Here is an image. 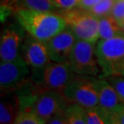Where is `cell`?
Listing matches in <instances>:
<instances>
[{"mask_svg":"<svg viewBox=\"0 0 124 124\" xmlns=\"http://www.w3.org/2000/svg\"><path fill=\"white\" fill-rule=\"evenodd\" d=\"M16 18L27 33L44 43L67 28L64 17L53 11L17 8Z\"/></svg>","mask_w":124,"mask_h":124,"instance_id":"obj_1","label":"cell"},{"mask_svg":"<svg viewBox=\"0 0 124 124\" xmlns=\"http://www.w3.org/2000/svg\"><path fill=\"white\" fill-rule=\"evenodd\" d=\"M95 53L101 70V78L124 77V35L108 39H98Z\"/></svg>","mask_w":124,"mask_h":124,"instance_id":"obj_2","label":"cell"},{"mask_svg":"<svg viewBox=\"0 0 124 124\" xmlns=\"http://www.w3.org/2000/svg\"><path fill=\"white\" fill-rule=\"evenodd\" d=\"M67 23V28L74 34L77 39L96 44L99 39V19L89 11L79 7L62 11L61 14Z\"/></svg>","mask_w":124,"mask_h":124,"instance_id":"obj_3","label":"cell"},{"mask_svg":"<svg viewBox=\"0 0 124 124\" xmlns=\"http://www.w3.org/2000/svg\"><path fill=\"white\" fill-rule=\"evenodd\" d=\"M95 44L77 39L69 59V63L76 74L87 77H101V70L95 53Z\"/></svg>","mask_w":124,"mask_h":124,"instance_id":"obj_4","label":"cell"},{"mask_svg":"<svg viewBox=\"0 0 124 124\" xmlns=\"http://www.w3.org/2000/svg\"><path fill=\"white\" fill-rule=\"evenodd\" d=\"M21 56L30 67L31 80L39 85L43 72L52 61L46 44L30 35H26L22 47Z\"/></svg>","mask_w":124,"mask_h":124,"instance_id":"obj_5","label":"cell"},{"mask_svg":"<svg viewBox=\"0 0 124 124\" xmlns=\"http://www.w3.org/2000/svg\"><path fill=\"white\" fill-rule=\"evenodd\" d=\"M31 81V69L22 56L14 61H1L0 86L2 91L15 92Z\"/></svg>","mask_w":124,"mask_h":124,"instance_id":"obj_6","label":"cell"},{"mask_svg":"<svg viewBox=\"0 0 124 124\" xmlns=\"http://www.w3.org/2000/svg\"><path fill=\"white\" fill-rule=\"evenodd\" d=\"M62 93L70 103L78 104L85 108L98 106V98L93 82V77L76 74L63 89Z\"/></svg>","mask_w":124,"mask_h":124,"instance_id":"obj_7","label":"cell"},{"mask_svg":"<svg viewBox=\"0 0 124 124\" xmlns=\"http://www.w3.org/2000/svg\"><path fill=\"white\" fill-rule=\"evenodd\" d=\"M70 102L61 91L42 88L36 99L32 110L45 123L54 115L63 112Z\"/></svg>","mask_w":124,"mask_h":124,"instance_id":"obj_8","label":"cell"},{"mask_svg":"<svg viewBox=\"0 0 124 124\" xmlns=\"http://www.w3.org/2000/svg\"><path fill=\"white\" fill-rule=\"evenodd\" d=\"M24 32H26L25 30L18 22L4 27L0 39L1 61H14L21 56L22 47L26 36Z\"/></svg>","mask_w":124,"mask_h":124,"instance_id":"obj_9","label":"cell"},{"mask_svg":"<svg viewBox=\"0 0 124 124\" xmlns=\"http://www.w3.org/2000/svg\"><path fill=\"white\" fill-rule=\"evenodd\" d=\"M76 73L68 62L51 61L43 72L39 86L61 91L74 78Z\"/></svg>","mask_w":124,"mask_h":124,"instance_id":"obj_10","label":"cell"},{"mask_svg":"<svg viewBox=\"0 0 124 124\" xmlns=\"http://www.w3.org/2000/svg\"><path fill=\"white\" fill-rule=\"evenodd\" d=\"M76 41L77 38L74 34L70 29L66 28L48 41L45 42L51 61L54 62H68Z\"/></svg>","mask_w":124,"mask_h":124,"instance_id":"obj_11","label":"cell"},{"mask_svg":"<svg viewBox=\"0 0 124 124\" xmlns=\"http://www.w3.org/2000/svg\"><path fill=\"white\" fill-rule=\"evenodd\" d=\"M93 82L98 95L99 106L109 114L117 109L121 102L111 84L105 78L98 77H93Z\"/></svg>","mask_w":124,"mask_h":124,"instance_id":"obj_12","label":"cell"},{"mask_svg":"<svg viewBox=\"0 0 124 124\" xmlns=\"http://www.w3.org/2000/svg\"><path fill=\"white\" fill-rule=\"evenodd\" d=\"M4 93L5 95H2L0 102V123L2 124L14 123L19 110L18 98L16 94L12 95L13 92Z\"/></svg>","mask_w":124,"mask_h":124,"instance_id":"obj_13","label":"cell"},{"mask_svg":"<svg viewBox=\"0 0 124 124\" xmlns=\"http://www.w3.org/2000/svg\"><path fill=\"white\" fill-rule=\"evenodd\" d=\"M99 39H108L124 35V31L118 22L111 16L99 18Z\"/></svg>","mask_w":124,"mask_h":124,"instance_id":"obj_14","label":"cell"},{"mask_svg":"<svg viewBox=\"0 0 124 124\" xmlns=\"http://www.w3.org/2000/svg\"><path fill=\"white\" fill-rule=\"evenodd\" d=\"M86 124H110V115L100 106L85 108Z\"/></svg>","mask_w":124,"mask_h":124,"instance_id":"obj_15","label":"cell"},{"mask_svg":"<svg viewBox=\"0 0 124 124\" xmlns=\"http://www.w3.org/2000/svg\"><path fill=\"white\" fill-rule=\"evenodd\" d=\"M18 8H27L36 11L56 12L57 8L52 0H16Z\"/></svg>","mask_w":124,"mask_h":124,"instance_id":"obj_16","label":"cell"},{"mask_svg":"<svg viewBox=\"0 0 124 124\" xmlns=\"http://www.w3.org/2000/svg\"><path fill=\"white\" fill-rule=\"evenodd\" d=\"M69 124H86L85 108L78 104L70 103L64 110Z\"/></svg>","mask_w":124,"mask_h":124,"instance_id":"obj_17","label":"cell"},{"mask_svg":"<svg viewBox=\"0 0 124 124\" xmlns=\"http://www.w3.org/2000/svg\"><path fill=\"white\" fill-rule=\"evenodd\" d=\"M15 124H44L45 122L34 111L20 110L14 121Z\"/></svg>","mask_w":124,"mask_h":124,"instance_id":"obj_18","label":"cell"},{"mask_svg":"<svg viewBox=\"0 0 124 124\" xmlns=\"http://www.w3.org/2000/svg\"><path fill=\"white\" fill-rule=\"evenodd\" d=\"M115 2V0H100L95 6L89 10V11L98 19L103 16H110Z\"/></svg>","mask_w":124,"mask_h":124,"instance_id":"obj_19","label":"cell"},{"mask_svg":"<svg viewBox=\"0 0 124 124\" xmlns=\"http://www.w3.org/2000/svg\"><path fill=\"white\" fill-rule=\"evenodd\" d=\"M111 84L118 97L120 102L124 104V77L112 75L105 78Z\"/></svg>","mask_w":124,"mask_h":124,"instance_id":"obj_20","label":"cell"},{"mask_svg":"<svg viewBox=\"0 0 124 124\" xmlns=\"http://www.w3.org/2000/svg\"><path fill=\"white\" fill-rule=\"evenodd\" d=\"M110 16L122 27L124 24V0H115Z\"/></svg>","mask_w":124,"mask_h":124,"instance_id":"obj_21","label":"cell"},{"mask_svg":"<svg viewBox=\"0 0 124 124\" xmlns=\"http://www.w3.org/2000/svg\"><path fill=\"white\" fill-rule=\"evenodd\" d=\"M110 124H124V104L121 103L117 109L109 114Z\"/></svg>","mask_w":124,"mask_h":124,"instance_id":"obj_22","label":"cell"},{"mask_svg":"<svg viewBox=\"0 0 124 124\" xmlns=\"http://www.w3.org/2000/svg\"><path fill=\"white\" fill-rule=\"evenodd\" d=\"M52 2L58 10L65 11L76 7L78 0H52Z\"/></svg>","mask_w":124,"mask_h":124,"instance_id":"obj_23","label":"cell"},{"mask_svg":"<svg viewBox=\"0 0 124 124\" xmlns=\"http://www.w3.org/2000/svg\"><path fill=\"white\" fill-rule=\"evenodd\" d=\"M47 123L49 124H69L68 119H67L65 115H64V111L63 112L57 113L54 115L53 117H51L48 120Z\"/></svg>","mask_w":124,"mask_h":124,"instance_id":"obj_24","label":"cell"},{"mask_svg":"<svg viewBox=\"0 0 124 124\" xmlns=\"http://www.w3.org/2000/svg\"><path fill=\"white\" fill-rule=\"evenodd\" d=\"M100 0H78L77 7H79L81 9L89 11L94 7Z\"/></svg>","mask_w":124,"mask_h":124,"instance_id":"obj_25","label":"cell"},{"mask_svg":"<svg viewBox=\"0 0 124 124\" xmlns=\"http://www.w3.org/2000/svg\"><path fill=\"white\" fill-rule=\"evenodd\" d=\"M121 28H122V29H123V31H124V24H123V25L122 27H121Z\"/></svg>","mask_w":124,"mask_h":124,"instance_id":"obj_26","label":"cell"}]
</instances>
